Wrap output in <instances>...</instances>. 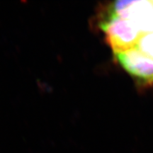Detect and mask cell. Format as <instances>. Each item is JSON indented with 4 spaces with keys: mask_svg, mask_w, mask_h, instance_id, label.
I'll use <instances>...</instances> for the list:
<instances>
[{
    "mask_svg": "<svg viewBox=\"0 0 153 153\" xmlns=\"http://www.w3.org/2000/svg\"><path fill=\"white\" fill-rule=\"evenodd\" d=\"M101 28L114 53L139 46L142 31L131 19L110 11L109 16L101 24Z\"/></svg>",
    "mask_w": 153,
    "mask_h": 153,
    "instance_id": "6da1fadb",
    "label": "cell"
},
{
    "mask_svg": "<svg viewBox=\"0 0 153 153\" xmlns=\"http://www.w3.org/2000/svg\"><path fill=\"white\" fill-rule=\"evenodd\" d=\"M114 54L120 65L137 82L145 85L153 83V57L139 46Z\"/></svg>",
    "mask_w": 153,
    "mask_h": 153,
    "instance_id": "7a4b0ae2",
    "label": "cell"
}]
</instances>
